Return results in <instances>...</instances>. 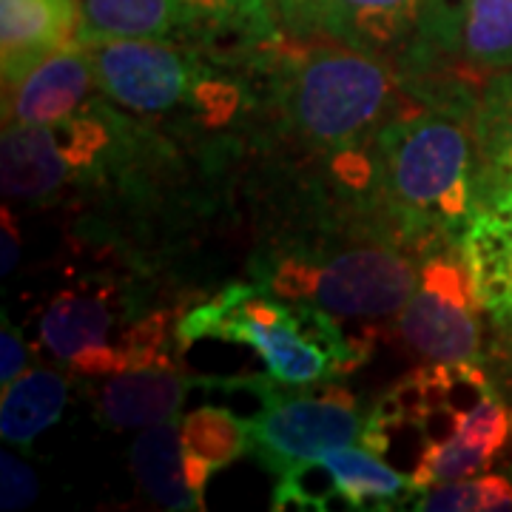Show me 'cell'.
Returning <instances> with one entry per match:
<instances>
[{
    "label": "cell",
    "instance_id": "obj_24",
    "mask_svg": "<svg viewBox=\"0 0 512 512\" xmlns=\"http://www.w3.org/2000/svg\"><path fill=\"white\" fill-rule=\"evenodd\" d=\"M328 0H274L279 18L291 26L293 35L313 37L319 35V20Z\"/></svg>",
    "mask_w": 512,
    "mask_h": 512
},
{
    "label": "cell",
    "instance_id": "obj_13",
    "mask_svg": "<svg viewBox=\"0 0 512 512\" xmlns=\"http://www.w3.org/2000/svg\"><path fill=\"white\" fill-rule=\"evenodd\" d=\"M97 86L86 43L63 46L43 57L18 83L3 89L6 123H57L72 117Z\"/></svg>",
    "mask_w": 512,
    "mask_h": 512
},
{
    "label": "cell",
    "instance_id": "obj_4",
    "mask_svg": "<svg viewBox=\"0 0 512 512\" xmlns=\"http://www.w3.org/2000/svg\"><path fill=\"white\" fill-rule=\"evenodd\" d=\"M476 103L419 106L376 137L387 200L419 231H464L476 214Z\"/></svg>",
    "mask_w": 512,
    "mask_h": 512
},
{
    "label": "cell",
    "instance_id": "obj_14",
    "mask_svg": "<svg viewBox=\"0 0 512 512\" xmlns=\"http://www.w3.org/2000/svg\"><path fill=\"white\" fill-rule=\"evenodd\" d=\"M461 256L495 328L512 325V188L478 202L461 231Z\"/></svg>",
    "mask_w": 512,
    "mask_h": 512
},
{
    "label": "cell",
    "instance_id": "obj_5",
    "mask_svg": "<svg viewBox=\"0 0 512 512\" xmlns=\"http://www.w3.org/2000/svg\"><path fill=\"white\" fill-rule=\"evenodd\" d=\"M94 63L97 89L134 114L185 109L208 126H222L239 109V86L211 74L202 49L154 37L80 40Z\"/></svg>",
    "mask_w": 512,
    "mask_h": 512
},
{
    "label": "cell",
    "instance_id": "obj_26",
    "mask_svg": "<svg viewBox=\"0 0 512 512\" xmlns=\"http://www.w3.org/2000/svg\"><path fill=\"white\" fill-rule=\"evenodd\" d=\"M495 384L512 404V325L498 328V342H495Z\"/></svg>",
    "mask_w": 512,
    "mask_h": 512
},
{
    "label": "cell",
    "instance_id": "obj_19",
    "mask_svg": "<svg viewBox=\"0 0 512 512\" xmlns=\"http://www.w3.org/2000/svg\"><path fill=\"white\" fill-rule=\"evenodd\" d=\"M185 476L205 507V484L217 470L234 464L248 450V421L234 416L228 407L205 404L188 413L180 424Z\"/></svg>",
    "mask_w": 512,
    "mask_h": 512
},
{
    "label": "cell",
    "instance_id": "obj_18",
    "mask_svg": "<svg viewBox=\"0 0 512 512\" xmlns=\"http://www.w3.org/2000/svg\"><path fill=\"white\" fill-rule=\"evenodd\" d=\"M131 470L137 487L160 510H205L185 476V456L180 427L163 421L146 427L131 447Z\"/></svg>",
    "mask_w": 512,
    "mask_h": 512
},
{
    "label": "cell",
    "instance_id": "obj_22",
    "mask_svg": "<svg viewBox=\"0 0 512 512\" xmlns=\"http://www.w3.org/2000/svg\"><path fill=\"white\" fill-rule=\"evenodd\" d=\"M416 510L439 512H487L512 510V481L504 473H478V476L444 481L416 495Z\"/></svg>",
    "mask_w": 512,
    "mask_h": 512
},
{
    "label": "cell",
    "instance_id": "obj_15",
    "mask_svg": "<svg viewBox=\"0 0 512 512\" xmlns=\"http://www.w3.org/2000/svg\"><path fill=\"white\" fill-rule=\"evenodd\" d=\"M94 390V407L111 430H146L163 421H174L188 393V382L171 362H140L109 376Z\"/></svg>",
    "mask_w": 512,
    "mask_h": 512
},
{
    "label": "cell",
    "instance_id": "obj_7",
    "mask_svg": "<svg viewBox=\"0 0 512 512\" xmlns=\"http://www.w3.org/2000/svg\"><path fill=\"white\" fill-rule=\"evenodd\" d=\"M419 268L390 248H353L308 262L291 256L271 276V293L291 302H308L336 319L382 322L399 316L416 291Z\"/></svg>",
    "mask_w": 512,
    "mask_h": 512
},
{
    "label": "cell",
    "instance_id": "obj_9",
    "mask_svg": "<svg viewBox=\"0 0 512 512\" xmlns=\"http://www.w3.org/2000/svg\"><path fill=\"white\" fill-rule=\"evenodd\" d=\"M484 308L473 276L458 254H433L419 268L416 291L399 313V336L421 365L478 362Z\"/></svg>",
    "mask_w": 512,
    "mask_h": 512
},
{
    "label": "cell",
    "instance_id": "obj_21",
    "mask_svg": "<svg viewBox=\"0 0 512 512\" xmlns=\"http://www.w3.org/2000/svg\"><path fill=\"white\" fill-rule=\"evenodd\" d=\"M458 57L467 80L512 69V0H464Z\"/></svg>",
    "mask_w": 512,
    "mask_h": 512
},
{
    "label": "cell",
    "instance_id": "obj_8",
    "mask_svg": "<svg viewBox=\"0 0 512 512\" xmlns=\"http://www.w3.org/2000/svg\"><path fill=\"white\" fill-rule=\"evenodd\" d=\"M464 0H328L319 35H330L390 66L416 69L458 52Z\"/></svg>",
    "mask_w": 512,
    "mask_h": 512
},
{
    "label": "cell",
    "instance_id": "obj_16",
    "mask_svg": "<svg viewBox=\"0 0 512 512\" xmlns=\"http://www.w3.org/2000/svg\"><path fill=\"white\" fill-rule=\"evenodd\" d=\"M72 43H80L77 0H0L3 89Z\"/></svg>",
    "mask_w": 512,
    "mask_h": 512
},
{
    "label": "cell",
    "instance_id": "obj_25",
    "mask_svg": "<svg viewBox=\"0 0 512 512\" xmlns=\"http://www.w3.org/2000/svg\"><path fill=\"white\" fill-rule=\"evenodd\" d=\"M29 367V353L23 345L20 330L9 328V322H3V333H0V384H12L20 379Z\"/></svg>",
    "mask_w": 512,
    "mask_h": 512
},
{
    "label": "cell",
    "instance_id": "obj_3",
    "mask_svg": "<svg viewBox=\"0 0 512 512\" xmlns=\"http://www.w3.org/2000/svg\"><path fill=\"white\" fill-rule=\"evenodd\" d=\"M183 345L217 339L254 353L268 379L288 387L333 382L367 359V348L348 339L336 316L308 302L265 296L251 285H228L177 322Z\"/></svg>",
    "mask_w": 512,
    "mask_h": 512
},
{
    "label": "cell",
    "instance_id": "obj_6",
    "mask_svg": "<svg viewBox=\"0 0 512 512\" xmlns=\"http://www.w3.org/2000/svg\"><path fill=\"white\" fill-rule=\"evenodd\" d=\"M262 399L248 421V453L279 478L293 464L362 441L365 419L353 393L336 382L288 387L274 379L242 382Z\"/></svg>",
    "mask_w": 512,
    "mask_h": 512
},
{
    "label": "cell",
    "instance_id": "obj_10",
    "mask_svg": "<svg viewBox=\"0 0 512 512\" xmlns=\"http://www.w3.org/2000/svg\"><path fill=\"white\" fill-rule=\"evenodd\" d=\"M413 481L365 444H342L293 464L276 478L274 510H393L416 501Z\"/></svg>",
    "mask_w": 512,
    "mask_h": 512
},
{
    "label": "cell",
    "instance_id": "obj_20",
    "mask_svg": "<svg viewBox=\"0 0 512 512\" xmlns=\"http://www.w3.org/2000/svg\"><path fill=\"white\" fill-rule=\"evenodd\" d=\"M66 402L69 384L60 373L46 367L26 370L20 379L3 387L0 436L15 447H29L40 433L60 421Z\"/></svg>",
    "mask_w": 512,
    "mask_h": 512
},
{
    "label": "cell",
    "instance_id": "obj_27",
    "mask_svg": "<svg viewBox=\"0 0 512 512\" xmlns=\"http://www.w3.org/2000/svg\"><path fill=\"white\" fill-rule=\"evenodd\" d=\"M20 259V234L18 222L9 208H3V231H0V274L9 276Z\"/></svg>",
    "mask_w": 512,
    "mask_h": 512
},
{
    "label": "cell",
    "instance_id": "obj_2",
    "mask_svg": "<svg viewBox=\"0 0 512 512\" xmlns=\"http://www.w3.org/2000/svg\"><path fill=\"white\" fill-rule=\"evenodd\" d=\"M276 97L293 131L316 148L350 151L419 109L393 66L330 35L276 46Z\"/></svg>",
    "mask_w": 512,
    "mask_h": 512
},
{
    "label": "cell",
    "instance_id": "obj_23",
    "mask_svg": "<svg viewBox=\"0 0 512 512\" xmlns=\"http://www.w3.org/2000/svg\"><path fill=\"white\" fill-rule=\"evenodd\" d=\"M0 507L6 512L26 510L29 504H35L37 498V476L29 464H23L18 456L3 453L0 456Z\"/></svg>",
    "mask_w": 512,
    "mask_h": 512
},
{
    "label": "cell",
    "instance_id": "obj_11",
    "mask_svg": "<svg viewBox=\"0 0 512 512\" xmlns=\"http://www.w3.org/2000/svg\"><path fill=\"white\" fill-rule=\"evenodd\" d=\"M109 143L100 117L72 114L57 123H6L0 140V188L15 202L55 197L72 174L89 168Z\"/></svg>",
    "mask_w": 512,
    "mask_h": 512
},
{
    "label": "cell",
    "instance_id": "obj_12",
    "mask_svg": "<svg viewBox=\"0 0 512 512\" xmlns=\"http://www.w3.org/2000/svg\"><path fill=\"white\" fill-rule=\"evenodd\" d=\"M117 313L111 308V296L103 291L57 293L40 316V342L55 359L77 370L80 376L100 379L117 370L146 362L134 342L131 325L126 333L114 336Z\"/></svg>",
    "mask_w": 512,
    "mask_h": 512
},
{
    "label": "cell",
    "instance_id": "obj_1",
    "mask_svg": "<svg viewBox=\"0 0 512 512\" xmlns=\"http://www.w3.org/2000/svg\"><path fill=\"white\" fill-rule=\"evenodd\" d=\"M512 441V404L478 362L421 365L396 382L365 419L367 450L424 493L490 470Z\"/></svg>",
    "mask_w": 512,
    "mask_h": 512
},
{
    "label": "cell",
    "instance_id": "obj_17",
    "mask_svg": "<svg viewBox=\"0 0 512 512\" xmlns=\"http://www.w3.org/2000/svg\"><path fill=\"white\" fill-rule=\"evenodd\" d=\"M476 205L512 188V69L484 80L476 117Z\"/></svg>",
    "mask_w": 512,
    "mask_h": 512
}]
</instances>
